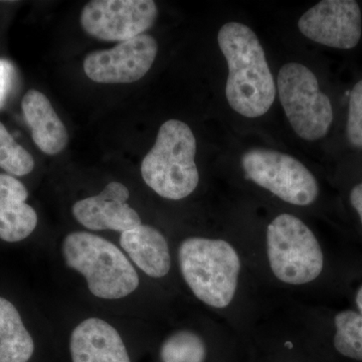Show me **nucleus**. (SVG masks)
<instances>
[{
	"instance_id": "obj_1",
	"label": "nucleus",
	"mask_w": 362,
	"mask_h": 362,
	"mask_svg": "<svg viewBox=\"0 0 362 362\" xmlns=\"http://www.w3.org/2000/svg\"><path fill=\"white\" fill-rule=\"evenodd\" d=\"M218 42L228 66V104L247 118L265 115L275 101L276 87L256 33L249 26L232 21L221 26Z\"/></svg>"
},
{
	"instance_id": "obj_2",
	"label": "nucleus",
	"mask_w": 362,
	"mask_h": 362,
	"mask_svg": "<svg viewBox=\"0 0 362 362\" xmlns=\"http://www.w3.org/2000/svg\"><path fill=\"white\" fill-rule=\"evenodd\" d=\"M61 249L66 265L85 279L89 291L99 299H123L139 287L135 267L110 240L73 232L64 238Z\"/></svg>"
},
{
	"instance_id": "obj_3",
	"label": "nucleus",
	"mask_w": 362,
	"mask_h": 362,
	"mask_svg": "<svg viewBox=\"0 0 362 362\" xmlns=\"http://www.w3.org/2000/svg\"><path fill=\"white\" fill-rule=\"evenodd\" d=\"M195 153L197 140L189 126L175 119L166 121L159 128L153 147L143 158V180L163 199H185L199 182Z\"/></svg>"
},
{
	"instance_id": "obj_4",
	"label": "nucleus",
	"mask_w": 362,
	"mask_h": 362,
	"mask_svg": "<svg viewBox=\"0 0 362 362\" xmlns=\"http://www.w3.org/2000/svg\"><path fill=\"white\" fill-rule=\"evenodd\" d=\"M181 275L202 303L226 308L238 288L240 259L235 247L223 240L188 238L178 249Z\"/></svg>"
},
{
	"instance_id": "obj_5",
	"label": "nucleus",
	"mask_w": 362,
	"mask_h": 362,
	"mask_svg": "<svg viewBox=\"0 0 362 362\" xmlns=\"http://www.w3.org/2000/svg\"><path fill=\"white\" fill-rule=\"evenodd\" d=\"M267 252L274 275L291 285L315 280L323 270V252L315 235L303 221L282 214L267 228Z\"/></svg>"
},
{
	"instance_id": "obj_6",
	"label": "nucleus",
	"mask_w": 362,
	"mask_h": 362,
	"mask_svg": "<svg viewBox=\"0 0 362 362\" xmlns=\"http://www.w3.org/2000/svg\"><path fill=\"white\" fill-rule=\"evenodd\" d=\"M277 86L281 104L298 136L315 141L327 134L333 121L332 105L319 89L310 69L301 64H286L279 71Z\"/></svg>"
},
{
	"instance_id": "obj_7",
	"label": "nucleus",
	"mask_w": 362,
	"mask_h": 362,
	"mask_svg": "<svg viewBox=\"0 0 362 362\" xmlns=\"http://www.w3.org/2000/svg\"><path fill=\"white\" fill-rule=\"evenodd\" d=\"M247 177L259 187L294 206L313 204L319 194L318 182L294 157L268 149H252L242 156Z\"/></svg>"
},
{
	"instance_id": "obj_8",
	"label": "nucleus",
	"mask_w": 362,
	"mask_h": 362,
	"mask_svg": "<svg viewBox=\"0 0 362 362\" xmlns=\"http://www.w3.org/2000/svg\"><path fill=\"white\" fill-rule=\"evenodd\" d=\"M157 16L152 0H92L83 7L80 23L95 39L122 42L144 35Z\"/></svg>"
},
{
	"instance_id": "obj_9",
	"label": "nucleus",
	"mask_w": 362,
	"mask_h": 362,
	"mask_svg": "<svg viewBox=\"0 0 362 362\" xmlns=\"http://www.w3.org/2000/svg\"><path fill=\"white\" fill-rule=\"evenodd\" d=\"M158 45L141 35L116 47L90 52L84 59L86 76L99 84H130L141 80L156 61Z\"/></svg>"
},
{
	"instance_id": "obj_10",
	"label": "nucleus",
	"mask_w": 362,
	"mask_h": 362,
	"mask_svg": "<svg viewBox=\"0 0 362 362\" xmlns=\"http://www.w3.org/2000/svg\"><path fill=\"white\" fill-rule=\"evenodd\" d=\"M307 39L334 49L356 47L362 33L361 11L354 0H324L298 21Z\"/></svg>"
},
{
	"instance_id": "obj_11",
	"label": "nucleus",
	"mask_w": 362,
	"mask_h": 362,
	"mask_svg": "<svg viewBox=\"0 0 362 362\" xmlns=\"http://www.w3.org/2000/svg\"><path fill=\"white\" fill-rule=\"evenodd\" d=\"M129 197L123 183L112 181L99 194L75 202L71 214L87 230L122 233L141 225L139 214L127 204Z\"/></svg>"
},
{
	"instance_id": "obj_12",
	"label": "nucleus",
	"mask_w": 362,
	"mask_h": 362,
	"mask_svg": "<svg viewBox=\"0 0 362 362\" xmlns=\"http://www.w3.org/2000/svg\"><path fill=\"white\" fill-rule=\"evenodd\" d=\"M70 352L73 362H131L118 330L98 317H90L71 331Z\"/></svg>"
},
{
	"instance_id": "obj_13",
	"label": "nucleus",
	"mask_w": 362,
	"mask_h": 362,
	"mask_svg": "<svg viewBox=\"0 0 362 362\" xmlns=\"http://www.w3.org/2000/svg\"><path fill=\"white\" fill-rule=\"evenodd\" d=\"M28 189L13 175L0 173V240L18 243L37 226V211L26 204Z\"/></svg>"
},
{
	"instance_id": "obj_14",
	"label": "nucleus",
	"mask_w": 362,
	"mask_h": 362,
	"mask_svg": "<svg viewBox=\"0 0 362 362\" xmlns=\"http://www.w3.org/2000/svg\"><path fill=\"white\" fill-rule=\"evenodd\" d=\"M21 109L33 142L47 156H57L66 148L69 134L54 107L44 93L28 90L21 101Z\"/></svg>"
},
{
	"instance_id": "obj_15",
	"label": "nucleus",
	"mask_w": 362,
	"mask_h": 362,
	"mask_svg": "<svg viewBox=\"0 0 362 362\" xmlns=\"http://www.w3.org/2000/svg\"><path fill=\"white\" fill-rule=\"evenodd\" d=\"M120 246L129 259L150 278L165 277L171 268L168 240L160 230L140 225L121 233Z\"/></svg>"
},
{
	"instance_id": "obj_16",
	"label": "nucleus",
	"mask_w": 362,
	"mask_h": 362,
	"mask_svg": "<svg viewBox=\"0 0 362 362\" xmlns=\"http://www.w3.org/2000/svg\"><path fill=\"white\" fill-rule=\"evenodd\" d=\"M33 352L35 342L20 312L11 301L0 297V362H28Z\"/></svg>"
},
{
	"instance_id": "obj_17",
	"label": "nucleus",
	"mask_w": 362,
	"mask_h": 362,
	"mask_svg": "<svg viewBox=\"0 0 362 362\" xmlns=\"http://www.w3.org/2000/svg\"><path fill=\"white\" fill-rule=\"evenodd\" d=\"M163 362H204L206 346L202 338L189 330H180L162 343Z\"/></svg>"
},
{
	"instance_id": "obj_18",
	"label": "nucleus",
	"mask_w": 362,
	"mask_h": 362,
	"mask_svg": "<svg viewBox=\"0 0 362 362\" xmlns=\"http://www.w3.org/2000/svg\"><path fill=\"white\" fill-rule=\"evenodd\" d=\"M334 346L342 356L362 361V315L345 310L335 316Z\"/></svg>"
},
{
	"instance_id": "obj_19",
	"label": "nucleus",
	"mask_w": 362,
	"mask_h": 362,
	"mask_svg": "<svg viewBox=\"0 0 362 362\" xmlns=\"http://www.w3.org/2000/svg\"><path fill=\"white\" fill-rule=\"evenodd\" d=\"M0 168L9 175L25 176L35 168V160L28 150L14 140L0 122Z\"/></svg>"
},
{
	"instance_id": "obj_20",
	"label": "nucleus",
	"mask_w": 362,
	"mask_h": 362,
	"mask_svg": "<svg viewBox=\"0 0 362 362\" xmlns=\"http://www.w3.org/2000/svg\"><path fill=\"white\" fill-rule=\"evenodd\" d=\"M346 133L350 144L362 148V80L350 93Z\"/></svg>"
},
{
	"instance_id": "obj_21",
	"label": "nucleus",
	"mask_w": 362,
	"mask_h": 362,
	"mask_svg": "<svg viewBox=\"0 0 362 362\" xmlns=\"http://www.w3.org/2000/svg\"><path fill=\"white\" fill-rule=\"evenodd\" d=\"M350 202L358 213L362 223V182L352 188L350 192Z\"/></svg>"
},
{
	"instance_id": "obj_22",
	"label": "nucleus",
	"mask_w": 362,
	"mask_h": 362,
	"mask_svg": "<svg viewBox=\"0 0 362 362\" xmlns=\"http://www.w3.org/2000/svg\"><path fill=\"white\" fill-rule=\"evenodd\" d=\"M6 70L4 68V64L0 62V102H1V95H4V90L6 89Z\"/></svg>"
},
{
	"instance_id": "obj_23",
	"label": "nucleus",
	"mask_w": 362,
	"mask_h": 362,
	"mask_svg": "<svg viewBox=\"0 0 362 362\" xmlns=\"http://www.w3.org/2000/svg\"><path fill=\"white\" fill-rule=\"evenodd\" d=\"M357 308H358L359 313L362 315V286L359 288L358 291L356 293V298Z\"/></svg>"
}]
</instances>
